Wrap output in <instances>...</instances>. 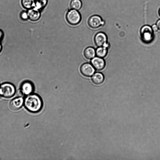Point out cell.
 <instances>
[{
	"label": "cell",
	"instance_id": "1",
	"mask_svg": "<svg viewBox=\"0 0 160 160\" xmlns=\"http://www.w3.org/2000/svg\"><path fill=\"white\" fill-rule=\"evenodd\" d=\"M24 104L26 108L32 112L40 111L43 106V103L40 97L37 94L32 93L25 97Z\"/></svg>",
	"mask_w": 160,
	"mask_h": 160
},
{
	"label": "cell",
	"instance_id": "2",
	"mask_svg": "<svg viewBox=\"0 0 160 160\" xmlns=\"http://www.w3.org/2000/svg\"><path fill=\"white\" fill-rule=\"evenodd\" d=\"M65 19L69 24L75 26L81 22L82 16L78 10L70 9L67 11Z\"/></svg>",
	"mask_w": 160,
	"mask_h": 160
},
{
	"label": "cell",
	"instance_id": "3",
	"mask_svg": "<svg viewBox=\"0 0 160 160\" xmlns=\"http://www.w3.org/2000/svg\"><path fill=\"white\" fill-rule=\"evenodd\" d=\"M16 92V88L12 83L5 82L0 85V96L9 98L14 96Z\"/></svg>",
	"mask_w": 160,
	"mask_h": 160
},
{
	"label": "cell",
	"instance_id": "4",
	"mask_svg": "<svg viewBox=\"0 0 160 160\" xmlns=\"http://www.w3.org/2000/svg\"><path fill=\"white\" fill-rule=\"evenodd\" d=\"M153 31L152 27L148 25L142 27L140 30L141 38L142 41L148 43L152 41L154 38Z\"/></svg>",
	"mask_w": 160,
	"mask_h": 160
},
{
	"label": "cell",
	"instance_id": "5",
	"mask_svg": "<svg viewBox=\"0 0 160 160\" xmlns=\"http://www.w3.org/2000/svg\"><path fill=\"white\" fill-rule=\"evenodd\" d=\"M87 23L90 28L96 29L103 25L104 22L100 16L97 15H94L88 18Z\"/></svg>",
	"mask_w": 160,
	"mask_h": 160
},
{
	"label": "cell",
	"instance_id": "6",
	"mask_svg": "<svg viewBox=\"0 0 160 160\" xmlns=\"http://www.w3.org/2000/svg\"><path fill=\"white\" fill-rule=\"evenodd\" d=\"M80 71L83 76L88 77L92 76L94 74L95 70L91 64L85 63L80 67Z\"/></svg>",
	"mask_w": 160,
	"mask_h": 160
},
{
	"label": "cell",
	"instance_id": "7",
	"mask_svg": "<svg viewBox=\"0 0 160 160\" xmlns=\"http://www.w3.org/2000/svg\"><path fill=\"white\" fill-rule=\"evenodd\" d=\"M107 37L103 32H99L97 33L94 38V43L97 47H107Z\"/></svg>",
	"mask_w": 160,
	"mask_h": 160
},
{
	"label": "cell",
	"instance_id": "8",
	"mask_svg": "<svg viewBox=\"0 0 160 160\" xmlns=\"http://www.w3.org/2000/svg\"><path fill=\"white\" fill-rule=\"evenodd\" d=\"M24 100L22 97H18L12 99L10 102L9 107L13 111L19 109L24 103Z\"/></svg>",
	"mask_w": 160,
	"mask_h": 160
},
{
	"label": "cell",
	"instance_id": "9",
	"mask_svg": "<svg viewBox=\"0 0 160 160\" xmlns=\"http://www.w3.org/2000/svg\"><path fill=\"white\" fill-rule=\"evenodd\" d=\"M20 89L23 94L27 96L32 93L34 91V87L31 82L26 81L22 82Z\"/></svg>",
	"mask_w": 160,
	"mask_h": 160
},
{
	"label": "cell",
	"instance_id": "10",
	"mask_svg": "<svg viewBox=\"0 0 160 160\" xmlns=\"http://www.w3.org/2000/svg\"><path fill=\"white\" fill-rule=\"evenodd\" d=\"M91 64L95 69L100 71L102 70L105 66L104 60L102 58L94 57L91 60Z\"/></svg>",
	"mask_w": 160,
	"mask_h": 160
},
{
	"label": "cell",
	"instance_id": "11",
	"mask_svg": "<svg viewBox=\"0 0 160 160\" xmlns=\"http://www.w3.org/2000/svg\"><path fill=\"white\" fill-rule=\"evenodd\" d=\"M27 12L28 19L32 21H37L40 18L41 11L35 7L28 9Z\"/></svg>",
	"mask_w": 160,
	"mask_h": 160
},
{
	"label": "cell",
	"instance_id": "12",
	"mask_svg": "<svg viewBox=\"0 0 160 160\" xmlns=\"http://www.w3.org/2000/svg\"><path fill=\"white\" fill-rule=\"evenodd\" d=\"M92 82L96 85L102 84L104 80V77L101 73L97 72L94 73L91 78Z\"/></svg>",
	"mask_w": 160,
	"mask_h": 160
},
{
	"label": "cell",
	"instance_id": "13",
	"mask_svg": "<svg viewBox=\"0 0 160 160\" xmlns=\"http://www.w3.org/2000/svg\"><path fill=\"white\" fill-rule=\"evenodd\" d=\"M85 57L88 59H91L95 57L96 54L95 49L92 47L86 48L83 52Z\"/></svg>",
	"mask_w": 160,
	"mask_h": 160
},
{
	"label": "cell",
	"instance_id": "14",
	"mask_svg": "<svg viewBox=\"0 0 160 160\" xmlns=\"http://www.w3.org/2000/svg\"><path fill=\"white\" fill-rule=\"evenodd\" d=\"M82 3L81 0H71L69 3L71 9L79 10L82 7Z\"/></svg>",
	"mask_w": 160,
	"mask_h": 160
},
{
	"label": "cell",
	"instance_id": "15",
	"mask_svg": "<svg viewBox=\"0 0 160 160\" xmlns=\"http://www.w3.org/2000/svg\"><path fill=\"white\" fill-rule=\"evenodd\" d=\"M107 52V47H98L96 50V54L97 57L102 58L105 57Z\"/></svg>",
	"mask_w": 160,
	"mask_h": 160
},
{
	"label": "cell",
	"instance_id": "16",
	"mask_svg": "<svg viewBox=\"0 0 160 160\" xmlns=\"http://www.w3.org/2000/svg\"><path fill=\"white\" fill-rule=\"evenodd\" d=\"M48 0H35V8L41 11L46 6Z\"/></svg>",
	"mask_w": 160,
	"mask_h": 160
},
{
	"label": "cell",
	"instance_id": "17",
	"mask_svg": "<svg viewBox=\"0 0 160 160\" xmlns=\"http://www.w3.org/2000/svg\"><path fill=\"white\" fill-rule=\"evenodd\" d=\"M21 2L23 7L28 10L35 6V0H22Z\"/></svg>",
	"mask_w": 160,
	"mask_h": 160
},
{
	"label": "cell",
	"instance_id": "18",
	"mask_svg": "<svg viewBox=\"0 0 160 160\" xmlns=\"http://www.w3.org/2000/svg\"><path fill=\"white\" fill-rule=\"evenodd\" d=\"M20 17L21 19L23 20H27L28 19V15L27 12L23 11L20 13Z\"/></svg>",
	"mask_w": 160,
	"mask_h": 160
},
{
	"label": "cell",
	"instance_id": "19",
	"mask_svg": "<svg viewBox=\"0 0 160 160\" xmlns=\"http://www.w3.org/2000/svg\"><path fill=\"white\" fill-rule=\"evenodd\" d=\"M17 95L18 97H22L24 94L21 89L18 90L17 92Z\"/></svg>",
	"mask_w": 160,
	"mask_h": 160
},
{
	"label": "cell",
	"instance_id": "20",
	"mask_svg": "<svg viewBox=\"0 0 160 160\" xmlns=\"http://www.w3.org/2000/svg\"><path fill=\"white\" fill-rule=\"evenodd\" d=\"M152 28L154 32H156L158 30L157 25L155 24L153 25L152 26Z\"/></svg>",
	"mask_w": 160,
	"mask_h": 160
},
{
	"label": "cell",
	"instance_id": "21",
	"mask_svg": "<svg viewBox=\"0 0 160 160\" xmlns=\"http://www.w3.org/2000/svg\"><path fill=\"white\" fill-rule=\"evenodd\" d=\"M4 35V34L3 31L0 29V42L3 39Z\"/></svg>",
	"mask_w": 160,
	"mask_h": 160
},
{
	"label": "cell",
	"instance_id": "22",
	"mask_svg": "<svg viewBox=\"0 0 160 160\" xmlns=\"http://www.w3.org/2000/svg\"><path fill=\"white\" fill-rule=\"evenodd\" d=\"M156 25L158 28V29L160 31V19L158 20Z\"/></svg>",
	"mask_w": 160,
	"mask_h": 160
},
{
	"label": "cell",
	"instance_id": "23",
	"mask_svg": "<svg viewBox=\"0 0 160 160\" xmlns=\"http://www.w3.org/2000/svg\"><path fill=\"white\" fill-rule=\"evenodd\" d=\"M2 49V46L1 43L0 42V53L1 52Z\"/></svg>",
	"mask_w": 160,
	"mask_h": 160
},
{
	"label": "cell",
	"instance_id": "24",
	"mask_svg": "<svg viewBox=\"0 0 160 160\" xmlns=\"http://www.w3.org/2000/svg\"><path fill=\"white\" fill-rule=\"evenodd\" d=\"M158 14H159V16H160V8H159V11H158Z\"/></svg>",
	"mask_w": 160,
	"mask_h": 160
},
{
	"label": "cell",
	"instance_id": "25",
	"mask_svg": "<svg viewBox=\"0 0 160 160\" xmlns=\"http://www.w3.org/2000/svg\"></svg>",
	"mask_w": 160,
	"mask_h": 160
}]
</instances>
